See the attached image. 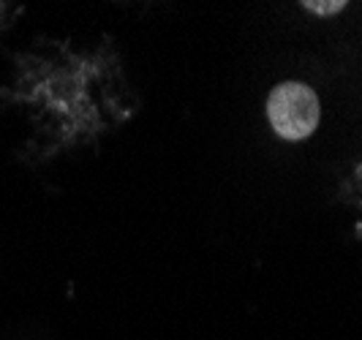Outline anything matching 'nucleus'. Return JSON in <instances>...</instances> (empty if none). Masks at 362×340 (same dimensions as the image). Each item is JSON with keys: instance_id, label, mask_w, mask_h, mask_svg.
<instances>
[{"instance_id": "f257e3e1", "label": "nucleus", "mask_w": 362, "mask_h": 340, "mask_svg": "<svg viewBox=\"0 0 362 340\" xmlns=\"http://www.w3.org/2000/svg\"><path fill=\"white\" fill-rule=\"evenodd\" d=\"M267 117L278 136H284L289 142H300V139H308L319 128L322 104H319V95L308 85L284 82V85L272 88L270 98H267Z\"/></svg>"}, {"instance_id": "f03ea898", "label": "nucleus", "mask_w": 362, "mask_h": 340, "mask_svg": "<svg viewBox=\"0 0 362 340\" xmlns=\"http://www.w3.org/2000/svg\"><path fill=\"white\" fill-rule=\"evenodd\" d=\"M303 8H308L310 14H322V17H329V14H341L346 8V0H305Z\"/></svg>"}]
</instances>
